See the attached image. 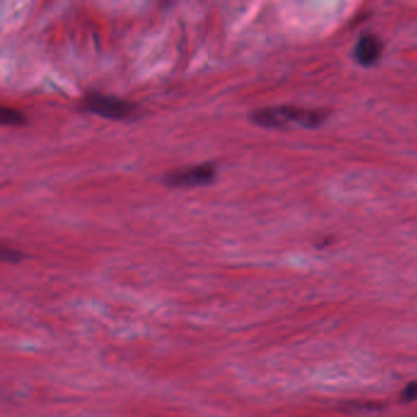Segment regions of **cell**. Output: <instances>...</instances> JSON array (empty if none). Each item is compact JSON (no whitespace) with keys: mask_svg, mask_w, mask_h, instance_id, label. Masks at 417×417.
<instances>
[{"mask_svg":"<svg viewBox=\"0 0 417 417\" xmlns=\"http://www.w3.org/2000/svg\"><path fill=\"white\" fill-rule=\"evenodd\" d=\"M326 113L321 110H306L293 106L260 108L250 114L253 124L266 128H284L290 125L313 128L326 120Z\"/></svg>","mask_w":417,"mask_h":417,"instance_id":"obj_1","label":"cell"},{"mask_svg":"<svg viewBox=\"0 0 417 417\" xmlns=\"http://www.w3.org/2000/svg\"><path fill=\"white\" fill-rule=\"evenodd\" d=\"M79 109L115 122H126L136 118L139 110L136 103L97 91L86 92L81 97Z\"/></svg>","mask_w":417,"mask_h":417,"instance_id":"obj_2","label":"cell"},{"mask_svg":"<svg viewBox=\"0 0 417 417\" xmlns=\"http://www.w3.org/2000/svg\"><path fill=\"white\" fill-rule=\"evenodd\" d=\"M217 168L212 163H202L191 168L166 173L163 184L168 188H191L209 185L215 180Z\"/></svg>","mask_w":417,"mask_h":417,"instance_id":"obj_3","label":"cell"},{"mask_svg":"<svg viewBox=\"0 0 417 417\" xmlns=\"http://www.w3.org/2000/svg\"><path fill=\"white\" fill-rule=\"evenodd\" d=\"M382 50H383V46L380 38L375 35L366 33L358 38L353 54L358 64L362 66H372L380 60Z\"/></svg>","mask_w":417,"mask_h":417,"instance_id":"obj_4","label":"cell"},{"mask_svg":"<svg viewBox=\"0 0 417 417\" xmlns=\"http://www.w3.org/2000/svg\"><path fill=\"white\" fill-rule=\"evenodd\" d=\"M0 123L3 125L22 126L27 123V119L20 110H17L15 108L3 106L0 109Z\"/></svg>","mask_w":417,"mask_h":417,"instance_id":"obj_5","label":"cell"},{"mask_svg":"<svg viewBox=\"0 0 417 417\" xmlns=\"http://www.w3.org/2000/svg\"><path fill=\"white\" fill-rule=\"evenodd\" d=\"M0 256H1V260H3L4 262L17 263L20 262L22 258H23V253L17 251V250L12 249V247H8L6 246V245H3V246H1V251H0Z\"/></svg>","mask_w":417,"mask_h":417,"instance_id":"obj_6","label":"cell"},{"mask_svg":"<svg viewBox=\"0 0 417 417\" xmlns=\"http://www.w3.org/2000/svg\"><path fill=\"white\" fill-rule=\"evenodd\" d=\"M401 398L407 401L417 400V382L407 385L401 394Z\"/></svg>","mask_w":417,"mask_h":417,"instance_id":"obj_7","label":"cell"}]
</instances>
